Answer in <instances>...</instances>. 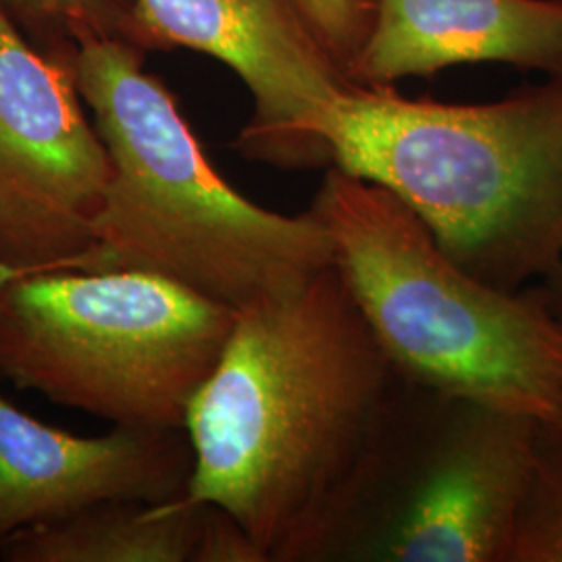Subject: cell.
Here are the masks:
<instances>
[{"instance_id": "1", "label": "cell", "mask_w": 562, "mask_h": 562, "mask_svg": "<svg viewBox=\"0 0 562 562\" xmlns=\"http://www.w3.org/2000/svg\"><path fill=\"white\" fill-rule=\"evenodd\" d=\"M334 265L238 308L183 431L188 498L229 513L285 562L361 454L396 382Z\"/></svg>"}, {"instance_id": "2", "label": "cell", "mask_w": 562, "mask_h": 562, "mask_svg": "<svg viewBox=\"0 0 562 562\" xmlns=\"http://www.w3.org/2000/svg\"><path fill=\"white\" fill-rule=\"evenodd\" d=\"M144 53L117 38L74 48L111 161L92 225L102 269L159 273L244 308L329 267L331 244L308 209L281 215L223 180L171 90L144 71Z\"/></svg>"}, {"instance_id": "3", "label": "cell", "mask_w": 562, "mask_h": 562, "mask_svg": "<svg viewBox=\"0 0 562 562\" xmlns=\"http://www.w3.org/2000/svg\"><path fill=\"white\" fill-rule=\"evenodd\" d=\"M331 167L394 192L464 271L525 290L562 265V80L501 101L350 86L325 123Z\"/></svg>"}, {"instance_id": "4", "label": "cell", "mask_w": 562, "mask_h": 562, "mask_svg": "<svg viewBox=\"0 0 562 562\" xmlns=\"http://www.w3.org/2000/svg\"><path fill=\"white\" fill-rule=\"evenodd\" d=\"M308 211L396 378L536 422L562 417V322L538 285L471 276L375 181L323 173Z\"/></svg>"}, {"instance_id": "5", "label": "cell", "mask_w": 562, "mask_h": 562, "mask_svg": "<svg viewBox=\"0 0 562 562\" xmlns=\"http://www.w3.org/2000/svg\"><path fill=\"white\" fill-rule=\"evenodd\" d=\"M536 419L396 380L285 562H508Z\"/></svg>"}, {"instance_id": "6", "label": "cell", "mask_w": 562, "mask_h": 562, "mask_svg": "<svg viewBox=\"0 0 562 562\" xmlns=\"http://www.w3.org/2000/svg\"><path fill=\"white\" fill-rule=\"evenodd\" d=\"M238 308L136 269L36 271L0 290V378L142 429H183Z\"/></svg>"}, {"instance_id": "7", "label": "cell", "mask_w": 562, "mask_h": 562, "mask_svg": "<svg viewBox=\"0 0 562 562\" xmlns=\"http://www.w3.org/2000/svg\"><path fill=\"white\" fill-rule=\"evenodd\" d=\"M111 180L81 109L74 53H41L0 0V259L102 269L92 225Z\"/></svg>"}, {"instance_id": "8", "label": "cell", "mask_w": 562, "mask_h": 562, "mask_svg": "<svg viewBox=\"0 0 562 562\" xmlns=\"http://www.w3.org/2000/svg\"><path fill=\"white\" fill-rule=\"evenodd\" d=\"M132 42L188 48L229 67L252 99L234 140L248 161L283 171L329 169L325 123L352 86L299 0H136Z\"/></svg>"}, {"instance_id": "9", "label": "cell", "mask_w": 562, "mask_h": 562, "mask_svg": "<svg viewBox=\"0 0 562 562\" xmlns=\"http://www.w3.org/2000/svg\"><path fill=\"white\" fill-rule=\"evenodd\" d=\"M192 467L183 429L115 425L104 436H74L0 394V546L25 527L104 501L180 498Z\"/></svg>"}, {"instance_id": "10", "label": "cell", "mask_w": 562, "mask_h": 562, "mask_svg": "<svg viewBox=\"0 0 562 562\" xmlns=\"http://www.w3.org/2000/svg\"><path fill=\"white\" fill-rule=\"evenodd\" d=\"M498 63L562 80V0H375L352 86Z\"/></svg>"}, {"instance_id": "11", "label": "cell", "mask_w": 562, "mask_h": 562, "mask_svg": "<svg viewBox=\"0 0 562 562\" xmlns=\"http://www.w3.org/2000/svg\"><path fill=\"white\" fill-rule=\"evenodd\" d=\"M206 504L104 501L25 527L0 546L7 562H192Z\"/></svg>"}, {"instance_id": "12", "label": "cell", "mask_w": 562, "mask_h": 562, "mask_svg": "<svg viewBox=\"0 0 562 562\" xmlns=\"http://www.w3.org/2000/svg\"><path fill=\"white\" fill-rule=\"evenodd\" d=\"M508 562H562V417L536 422Z\"/></svg>"}, {"instance_id": "13", "label": "cell", "mask_w": 562, "mask_h": 562, "mask_svg": "<svg viewBox=\"0 0 562 562\" xmlns=\"http://www.w3.org/2000/svg\"><path fill=\"white\" fill-rule=\"evenodd\" d=\"M13 20L74 53L81 42H132L136 0H2ZM134 44V42H132Z\"/></svg>"}, {"instance_id": "14", "label": "cell", "mask_w": 562, "mask_h": 562, "mask_svg": "<svg viewBox=\"0 0 562 562\" xmlns=\"http://www.w3.org/2000/svg\"><path fill=\"white\" fill-rule=\"evenodd\" d=\"M302 13L346 76L361 53L375 13V0H299Z\"/></svg>"}, {"instance_id": "15", "label": "cell", "mask_w": 562, "mask_h": 562, "mask_svg": "<svg viewBox=\"0 0 562 562\" xmlns=\"http://www.w3.org/2000/svg\"><path fill=\"white\" fill-rule=\"evenodd\" d=\"M206 504V503H204ZM192 562H269L259 543L215 504H206Z\"/></svg>"}, {"instance_id": "16", "label": "cell", "mask_w": 562, "mask_h": 562, "mask_svg": "<svg viewBox=\"0 0 562 562\" xmlns=\"http://www.w3.org/2000/svg\"><path fill=\"white\" fill-rule=\"evenodd\" d=\"M536 285L540 288L550 311L562 322V265L554 273H550L546 280L536 283Z\"/></svg>"}, {"instance_id": "17", "label": "cell", "mask_w": 562, "mask_h": 562, "mask_svg": "<svg viewBox=\"0 0 562 562\" xmlns=\"http://www.w3.org/2000/svg\"><path fill=\"white\" fill-rule=\"evenodd\" d=\"M42 269H34V267H21V265H13V262L2 261L0 259V290L9 283V281L18 280L25 273H36Z\"/></svg>"}]
</instances>
